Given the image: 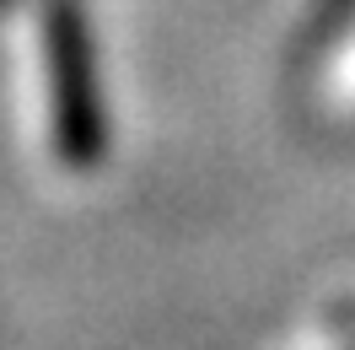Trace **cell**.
I'll return each instance as SVG.
<instances>
[{
  "mask_svg": "<svg viewBox=\"0 0 355 350\" xmlns=\"http://www.w3.org/2000/svg\"><path fill=\"white\" fill-rule=\"evenodd\" d=\"M44 97H49V146L70 173H92L108 156V108L97 87V44L76 0L44 6Z\"/></svg>",
  "mask_w": 355,
  "mask_h": 350,
  "instance_id": "cell-1",
  "label": "cell"
},
{
  "mask_svg": "<svg viewBox=\"0 0 355 350\" xmlns=\"http://www.w3.org/2000/svg\"><path fill=\"white\" fill-rule=\"evenodd\" d=\"M17 6H22V0H0V17H6V11H17Z\"/></svg>",
  "mask_w": 355,
  "mask_h": 350,
  "instance_id": "cell-2",
  "label": "cell"
}]
</instances>
